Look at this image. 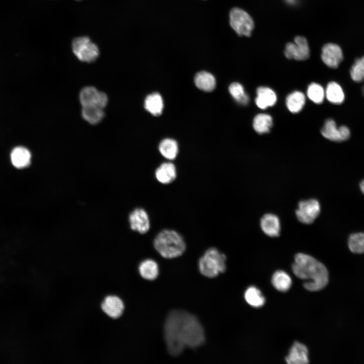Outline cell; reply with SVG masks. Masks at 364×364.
Wrapping results in <instances>:
<instances>
[{
  "instance_id": "cell-9",
  "label": "cell",
  "mask_w": 364,
  "mask_h": 364,
  "mask_svg": "<svg viewBox=\"0 0 364 364\" xmlns=\"http://www.w3.org/2000/svg\"><path fill=\"white\" fill-rule=\"evenodd\" d=\"M79 101L82 107L96 106L104 109L108 100L105 93L99 91L93 86H86L80 92Z\"/></svg>"
},
{
  "instance_id": "cell-7",
  "label": "cell",
  "mask_w": 364,
  "mask_h": 364,
  "mask_svg": "<svg viewBox=\"0 0 364 364\" xmlns=\"http://www.w3.org/2000/svg\"><path fill=\"white\" fill-rule=\"evenodd\" d=\"M320 212L321 205L318 201L315 199H309L298 203L295 214L299 222L309 224L314 222Z\"/></svg>"
},
{
  "instance_id": "cell-11",
  "label": "cell",
  "mask_w": 364,
  "mask_h": 364,
  "mask_svg": "<svg viewBox=\"0 0 364 364\" xmlns=\"http://www.w3.org/2000/svg\"><path fill=\"white\" fill-rule=\"evenodd\" d=\"M130 229L140 234L147 233L150 229V220L147 211L142 208L134 209L129 215Z\"/></svg>"
},
{
  "instance_id": "cell-12",
  "label": "cell",
  "mask_w": 364,
  "mask_h": 364,
  "mask_svg": "<svg viewBox=\"0 0 364 364\" xmlns=\"http://www.w3.org/2000/svg\"><path fill=\"white\" fill-rule=\"evenodd\" d=\"M321 59L327 66L337 68L343 59L342 50L336 44L327 43L322 48Z\"/></svg>"
},
{
  "instance_id": "cell-2",
  "label": "cell",
  "mask_w": 364,
  "mask_h": 364,
  "mask_svg": "<svg viewBox=\"0 0 364 364\" xmlns=\"http://www.w3.org/2000/svg\"><path fill=\"white\" fill-rule=\"evenodd\" d=\"M292 268L296 277L305 281L303 286L307 290L320 291L328 284L329 272L327 267L308 254H296Z\"/></svg>"
},
{
  "instance_id": "cell-5",
  "label": "cell",
  "mask_w": 364,
  "mask_h": 364,
  "mask_svg": "<svg viewBox=\"0 0 364 364\" xmlns=\"http://www.w3.org/2000/svg\"><path fill=\"white\" fill-rule=\"evenodd\" d=\"M72 49L78 60L87 63L95 61L100 54L97 45L86 36L74 38L72 41Z\"/></svg>"
},
{
  "instance_id": "cell-33",
  "label": "cell",
  "mask_w": 364,
  "mask_h": 364,
  "mask_svg": "<svg viewBox=\"0 0 364 364\" xmlns=\"http://www.w3.org/2000/svg\"><path fill=\"white\" fill-rule=\"evenodd\" d=\"M359 188L361 192L364 194V179H362L359 183Z\"/></svg>"
},
{
  "instance_id": "cell-32",
  "label": "cell",
  "mask_w": 364,
  "mask_h": 364,
  "mask_svg": "<svg viewBox=\"0 0 364 364\" xmlns=\"http://www.w3.org/2000/svg\"><path fill=\"white\" fill-rule=\"evenodd\" d=\"M350 74L356 82L364 81V56L355 60L350 69Z\"/></svg>"
},
{
  "instance_id": "cell-21",
  "label": "cell",
  "mask_w": 364,
  "mask_h": 364,
  "mask_svg": "<svg viewBox=\"0 0 364 364\" xmlns=\"http://www.w3.org/2000/svg\"><path fill=\"white\" fill-rule=\"evenodd\" d=\"M146 110L154 116L160 115L163 109V102L161 95L158 93L149 95L145 100Z\"/></svg>"
},
{
  "instance_id": "cell-8",
  "label": "cell",
  "mask_w": 364,
  "mask_h": 364,
  "mask_svg": "<svg viewBox=\"0 0 364 364\" xmlns=\"http://www.w3.org/2000/svg\"><path fill=\"white\" fill-rule=\"evenodd\" d=\"M284 54L289 59H294L299 61L307 59L310 54L307 40L303 36H296L294 42L286 44Z\"/></svg>"
},
{
  "instance_id": "cell-35",
  "label": "cell",
  "mask_w": 364,
  "mask_h": 364,
  "mask_svg": "<svg viewBox=\"0 0 364 364\" xmlns=\"http://www.w3.org/2000/svg\"><path fill=\"white\" fill-rule=\"evenodd\" d=\"M76 1H81V0H76Z\"/></svg>"
},
{
  "instance_id": "cell-22",
  "label": "cell",
  "mask_w": 364,
  "mask_h": 364,
  "mask_svg": "<svg viewBox=\"0 0 364 364\" xmlns=\"http://www.w3.org/2000/svg\"><path fill=\"white\" fill-rule=\"evenodd\" d=\"M325 95L327 100L332 104H340L344 100L345 95L341 86L337 82H329L326 87Z\"/></svg>"
},
{
  "instance_id": "cell-27",
  "label": "cell",
  "mask_w": 364,
  "mask_h": 364,
  "mask_svg": "<svg viewBox=\"0 0 364 364\" xmlns=\"http://www.w3.org/2000/svg\"><path fill=\"white\" fill-rule=\"evenodd\" d=\"M159 150L164 158L172 160L176 157L178 154V145L175 140L165 139L160 143Z\"/></svg>"
},
{
  "instance_id": "cell-30",
  "label": "cell",
  "mask_w": 364,
  "mask_h": 364,
  "mask_svg": "<svg viewBox=\"0 0 364 364\" xmlns=\"http://www.w3.org/2000/svg\"><path fill=\"white\" fill-rule=\"evenodd\" d=\"M229 90L233 98L239 104L245 105L249 101V98L244 91L243 86L239 83H232L229 87Z\"/></svg>"
},
{
  "instance_id": "cell-1",
  "label": "cell",
  "mask_w": 364,
  "mask_h": 364,
  "mask_svg": "<svg viewBox=\"0 0 364 364\" xmlns=\"http://www.w3.org/2000/svg\"><path fill=\"white\" fill-rule=\"evenodd\" d=\"M164 334L168 351L173 356L180 354L186 347L197 348L205 341L204 331L198 318L182 310L169 313Z\"/></svg>"
},
{
  "instance_id": "cell-29",
  "label": "cell",
  "mask_w": 364,
  "mask_h": 364,
  "mask_svg": "<svg viewBox=\"0 0 364 364\" xmlns=\"http://www.w3.org/2000/svg\"><path fill=\"white\" fill-rule=\"evenodd\" d=\"M348 246L350 251L355 254L364 253V232L351 234L348 240Z\"/></svg>"
},
{
  "instance_id": "cell-31",
  "label": "cell",
  "mask_w": 364,
  "mask_h": 364,
  "mask_svg": "<svg viewBox=\"0 0 364 364\" xmlns=\"http://www.w3.org/2000/svg\"><path fill=\"white\" fill-rule=\"evenodd\" d=\"M307 94L311 101L314 103L320 104L324 101L325 92L320 84L312 83L308 86Z\"/></svg>"
},
{
  "instance_id": "cell-4",
  "label": "cell",
  "mask_w": 364,
  "mask_h": 364,
  "mask_svg": "<svg viewBox=\"0 0 364 364\" xmlns=\"http://www.w3.org/2000/svg\"><path fill=\"white\" fill-rule=\"evenodd\" d=\"M226 257L214 247L207 249L198 262L199 269L203 276L214 278L225 271Z\"/></svg>"
},
{
  "instance_id": "cell-16",
  "label": "cell",
  "mask_w": 364,
  "mask_h": 364,
  "mask_svg": "<svg viewBox=\"0 0 364 364\" xmlns=\"http://www.w3.org/2000/svg\"><path fill=\"white\" fill-rule=\"evenodd\" d=\"M177 176L176 169L171 162H164L157 168L155 176L160 183L167 185L173 182Z\"/></svg>"
},
{
  "instance_id": "cell-26",
  "label": "cell",
  "mask_w": 364,
  "mask_h": 364,
  "mask_svg": "<svg viewBox=\"0 0 364 364\" xmlns=\"http://www.w3.org/2000/svg\"><path fill=\"white\" fill-rule=\"evenodd\" d=\"M272 125V117L267 114H258L255 116L253 121V128L259 134L269 132Z\"/></svg>"
},
{
  "instance_id": "cell-34",
  "label": "cell",
  "mask_w": 364,
  "mask_h": 364,
  "mask_svg": "<svg viewBox=\"0 0 364 364\" xmlns=\"http://www.w3.org/2000/svg\"><path fill=\"white\" fill-rule=\"evenodd\" d=\"M361 92L363 95L364 96V85L361 87Z\"/></svg>"
},
{
  "instance_id": "cell-17",
  "label": "cell",
  "mask_w": 364,
  "mask_h": 364,
  "mask_svg": "<svg viewBox=\"0 0 364 364\" xmlns=\"http://www.w3.org/2000/svg\"><path fill=\"white\" fill-rule=\"evenodd\" d=\"M10 159L15 167L18 169H22L30 165L31 154L27 148L21 146L17 147L12 150Z\"/></svg>"
},
{
  "instance_id": "cell-10",
  "label": "cell",
  "mask_w": 364,
  "mask_h": 364,
  "mask_svg": "<svg viewBox=\"0 0 364 364\" xmlns=\"http://www.w3.org/2000/svg\"><path fill=\"white\" fill-rule=\"evenodd\" d=\"M321 132L326 139L336 142L345 141L350 136V131L348 127L342 125L338 127L335 121L332 119L325 121Z\"/></svg>"
},
{
  "instance_id": "cell-23",
  "label": "cell",
  "mask_w": 364,
  "mask_h": 364,
  "mask_svg": "<svg viewBox=\"0 0 364 364\" xmlns=\"http://www.w3.org/2000/svg\"><path fill=\"white\" fill-rule=\"evenodd\" d=\"M271 283L274 287L281 292H286L291 287L292 280L290 276L284 270L276 271L272 275Z\"/></svg>"
},
{
  "instance_id": "cell-28",
  "label": "cell",
  "mask_w": 364,
  "mask_h": 364,
  "mask_svg": "<svg viewBox=\"0 0 364 364\" xmlns=\"http://www.w3.org/2000/svg\"><path fill=\"white\" fill-rule=\"evenodd\" d=\"M244 297L246 302L254 307H261L265 303V298L261 291L254 286H250L247 288Z\"/></svg>"
},
{
  "instance_id": "cell-13",
  "label": "cell",
  "mask_w": 364,
  "mask_h": 364,
  "mask_svg": "<svg viewBox=\"0 0 364 364\" xmlns=\"http://www.w3.org/2000/svg\"><path fill=\"white\" fill-rule=\"evenodd\" d=\"M103 311L109 317L116 319L122 314L124 309V303L118 296L109 295L106 296L101 304Z\"/></svg>"
},
{
  "instance_id": "cell-24",
  "label": "cell",
  "mask_w": 364,
  "mask_h": 364,
  "mask_svg": "<svg viewBox=\"0 0 364 364\" xmlns=\"http://www.w3.org/2000/svg\"><path fill=\"white\" fill-rule=\"evenodd\" d=\"M81 114L85 120L92 124L98 123L104 116L103 109L96 106H83Z\"/></svg>"
},
{
  "instance_id": "cell-18",
  "label": "cell",
  "mask_w": 364,
  "mask_h": 364,
  "mask_svg": "<svg viewBox=\"0 0 364 364\" xmlns=\"http://www.w3.org/2000/svg\"><path fill=\"white\" fill-rule=\"evenodd\" d=\"M256 94L255 103L257 107L261 109L272 106L277 102L276 93L268 87L263 86L258 87L256 89Z\"/></svg>"
},
{
  "instance_id": "cell-14",
  "label": "cell",
  "mask_w": 364,
  "mask_h": 364,
  "mask_svg": "<svg viewBox=\"0 0 364 364\" xmlns=\"http://www.w3.org/2000/svg\"><path fill=\"white\" fill-rule=\"evenodd\" d=\"M260 225L264 234L271 238L278 237L281 231L279 217L273 213L264 214L260 220Z\"/></svg>"
},
{
  "instance_id": "cell-6",
  "label": "cell",
  "mask_w": 364,
  "mask_h": 364,
  "mask_svg": "<svg viewBox=\"0 0 364 364\" xmlns=\"http://www.w3.org/2000/svg\"><path fill=\"white\" fill-rule=\"evenodd\" d=\"M230 24L239 35L250 36L254 27V23L249 14L239 8H233L230 13Z\"/></svg>"
},
{
  "instance_id": "cell-20",
  "label": "cell",
  "mask_w": 364,
  "mask_h": 364,
  "mask_svg": "<svg viewBox=\"0 0 364 364\" xmlns=\"http://www.w3.org/2000/svg\"><path fill=\"white\" fill-rule=\"evenodd\" d=\"M194 81L198 88L205 92L213 90L216 85L214 76L206 71H201L197 73L195 76Z\"/></svg>"
},
{
  "instance_id": "cell-15",
  "label": "cell",
  "mask_w": 364,
  "mask_h": 364,
  "mask_svg": "<svg viewBox=\"0 0 364 364\" xmlns=\"http://www.w3.org/2000/svg\"><path fill=\"white\" fill-rule=\"evenodd\" d=\"M285 360L289 364H306L309 363L307 347L295 341L291 347Z\"/></svg>"
},
{
  "instance_id": "cell-3",
  "label": "cell",
  "mask_w": 364,
  "mask_h": 364,
  "mask_svg": "<svg viewBox=\"0 0 364 364\" xmlns=\"http://www.w3.org/2000/svg\"><path fill=\"white\" fill-rule=\"evenodd\" d=\"M153 244L161 256L168 259L181 256L186 248L182 236L170 229H164L159 232L154 239Z\"/></svg>"
},
{
  "instance_id": "cell-19",
  "label": "cell",
  "mask_w": 364,
  "mask_h": 364,
  "mask_svg": "<svg viewBox=\"0 0 364 364\" xmlns=\"http://www.w3.org/2000/svg\"><path fill=\"white\" fill-rule=\"evenodd\" d=\"M139 271L142 278L148 280L156 279L159 274L157 262L152 259H147L140 264Z\"/></svg>"
},
{
  "instance_id": "cell-25",
  "label": "cell",
  "mask_w": 364,
  "mask_h": 364,
  "mask_svg": "<svg viewBox=\"0 0 364 364\" xmlns=\"http://www.w3.org/2000/svg\"><path fill=\"white\" fill-rule=\"evenodd\" d=\"M305 103L304 95L298 91H295L289 95L286 100L288 110L293 113L299 112L303 108Z\"/></svg>"
}]
</instances>
